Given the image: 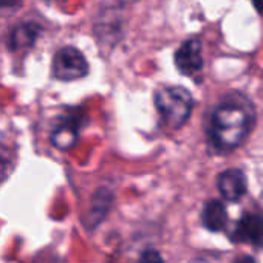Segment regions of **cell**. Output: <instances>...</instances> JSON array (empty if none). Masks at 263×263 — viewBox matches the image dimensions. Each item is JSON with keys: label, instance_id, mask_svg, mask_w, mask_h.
Wrapping results in <instances>:
<instances>
[{"label": "cell", "instance_id": "6", "mask_svg": "<svg viewBox=\"0 0 263 263\" xmlns=\"http://www.w3.org/2000/svg\"><path fill=\"white\" fill-rule=\"evenodd\" d=\"M232 238L235 241H251L252 245L263 248V218L255 214H245L240 218Z\"/></svg>", "mask_w": 263, "mask_h": 263}, {"label": "cell", "instance_id": "5", "mask_svg": "<svg viewBox=\"0 0 263 263\" xmlns=\"http://www.w3.org/2000/svg\"><path fill=\"white\" fill-rule=\"evenodd\" d=\"M217 187L221 197L228 201H238L248 187L246 175L240 169H226L217 178Z\"/></svg>", "mask_w": 263, "mask_h": 263}, {"label": "cell", "instance_id": "13", "mask_svg": "<svg viewBox=\"0 0 263 263\" xmlns=\"http://www.w3.org/2000/svg\"><path fill=\"white\" fill-rule=\"evenodd\" d=\"M252 2V5H254V8L263 16V0H251Z\"/></svg>", "mask_w": 263, "mask_h": 263}, {"label": "cell", "instance_id": "14", "mask_svg": "<svg viewBox=\"0 0 263 263\" xmlns=\"http://www.w3.org/2000/svg\"><path fill=\"white\" fill-rule=\"evenodd\" d=\"M235 263H257L252 257H249V255H245V257H240V258H237L235 260Z\"/></svg>", "mask_w": 263, "mask_h": 263}, {"label": "cell", "instance_id": "1", "mask_svg": "<svg viewBox=\"0 0 263 263\" xmlns=\"http://www.w3.org/2000/svg\"><path fill=\"white\" fill-rule=\"evenodd\" d=\"M255 122V108L249 98L240 91L228 95L212 110L206 134L211 147L220 154L238 147Z\"/></svg>", "mask_w": 263, "mask_h": 263}, {"label": "cell", "instance_id": "11", "mask_svg": "<svg viewBox=\"0 0 263 263\" xmlns=\"http://www.w3.org/2000/svg\"><path fill=\"white\" fill-rule=\"evenodd\" d=\"M138 263H164V260H163V257L160 255L158 251H155V249H147V251H144V252L141 254Z\"/></svg>", "mask_w": 263, "mask_h": 263}, {"label": "cell", "instance_id": "9", "mask_svg": "<svg viewBox=\"0 0 263 263\" xmlns=\"http://www.w3.org/2000/svg\"><path fill=\"white\" fill-rule=\"evenodd\" d=\"M113 201V195L110 191L105 189H99L93 200H91V206H90V212H88V224L93 228L96 226L99 221L104 220V217L107 215V212L110 211Z\"/></svg>", "mask_w": 263, "mask_h": 263}, {"label": "cell", "instance_id": "8", "mask_svg": "<svg viewBox=\"0 0 263 263\" xmlns=\"http://www.w3.org/2000/svg\"><path fill=\"white\" fill-rule=\"evenodd\" d=\"M76 141H78V122L73 119L64 121L51 134V143L61 151H68L70 147L74 146Z\"/></svg>", "mask_w": 263, "mask_h": 263}, {"label": "cell", "instance_id": "10", "mask_svg": "<svg viewBox=\"0 0 263 263\" xmlns=\"http://www.w3.org/2000/svg\"><path fill=\"white\" fill-rule=\"evenodd\" d=\"M37 28L36 25H22L11 34V48H24L28 47L34 42L37 36Z\"/></svg>", "mask_w": 263, "mask_h": 263}, {"label": "cell", "instance_id": "12", "mask_svg": "<svg viewBox=\"0 0 263 263\" xmlns=\"http://www.w3.org/2000/svg\"><path fill=\"white\" fill-rule=\"evenodd\" d=\"M11 171H13L11 161L8 158H5L2 154H0V184H2L8 178V175L11 174Z\"/></svg>", "mask_w": 263, "mask_h": 263}, {"label": "cell", "instance_id": "7", "mask_svg": "<svg viewBox=\"0 0 263 263\" xmlns=\"http://www.w3.org/2000/svg\"><path fill=\"white\" fill-rule=\"evenodd\" d=\"M201 220L208 231L211 232L221 231L228 223V212L224 204L218 200H209L203 208Z\"/></svg>", "mask_w": 263, "mask_h": 263}, {"label": "cell", "instance_id": "2", "mask_svg": "<svg viewBox=\"0 0 263 263\" xmlns=\"http://www.w3.org/2000/svg\"><path fill=\"white\" fill-rule=\"evenodd\" d=\"M155 107L167 127L180 128L192 113L194 98L184 87H161L155 91Z\"/></svg>", "mask_w": 263, "mask_h": 263}, {"label": "cell", "instance_id": "15", "mask_svg": "<svg viewBox=\"0 0 263 263\" xmlns=\"http://www.w3.org/2000/svg\"><path fill=\"white\" fill-rule=\"evenodd\" d=\"M16 0H0V7H8V5H13Z\"/></svg>", "mask_w": 263, "mask_h": 263}, {"label": "cell", "instance_id": "3", "mask_svg": "<svg viewBox=\"0 0 263 263\" xmlns=\"http://www.w3.org/2000/svg\"><path fill=\"white\" fill-rule=\"evenodd\" d=\"M88 73V62L74 47L61 48L53 59V74L59 81L81 79Z\"/></svg>", "mask_w": 263, "mask_h": 263}, {"label": "cell", "instance_id": "4", "mask_svg": "<svg viewBox=\"0 0 263 263\" xmlns=\"http://www.w3.org/2000/svg\"><path fill=\"white\" fill-rule=\"evenodd\" d=\"M175 65L180 73L186 76H194L203 68V53L201 42L198 39L186 41L175 53Z\"/></svg>", "mask_w": 263, "mask_h": 263}]
</instances>
